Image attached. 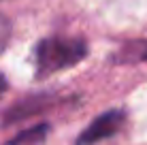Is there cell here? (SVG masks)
Instances as JSON below:
<instances>
[{
  "instance_id": "277c9868",
  "label": "cell",
  "mask_w": 147,
  "mask_h": 145,
  "mask_svg": "<svg viewBox=\"0 0 147 145\" xmlns=\"http://www.w3.org/2000/svg\"><path fill=\"white\" fill-rule=\"evenodd\" d=\"M115 62L117 64H136V62H147V38L126 43L119 51H115Z\"/></svg>"
},
{
  "instance_id": "8992f818",
  "label": "cell",
  "mask_w": 147,
  "mask_h": 145,
  "mask_svg": "<svg viewBox=\"0 0 147 145\" xmlns=\"http://www.w3.org/2000/svg\"><path fill=\"white\" fill-rule=\"evenodd\" d=\"M9 38H11V22L7 19V15L0 13V51L9 45Z\"/></svg>"
},
{
  "instance_id": "5b68a950",
  "label": "cell",
  "mask_w": 147,
  "mask_h": 145,
  "mask_svg": "<svg viewBox=\"0 0 147 145\" xmlns=\"http://www.w3.org/2000/svg\"><path fill=\"white\" fill-rule=\"evenodd\" d=\"M47 132H49L47 124H38V126H32V128H28V130L19 132L17 137L11 139L7 145H38V143L45 141Z\"/></svg>"
},
{
  "instance_id": "ba28073f",
  "label": "cell",
  "mask_w": 147,
  "mask_h": 145,
  "mask_svg": "<svg viewBox=\"0 0 147 145\" xmlns=\"http://www.w3.org/2000/svg\"><path fill=\"white\" fill-rule=\"evenodd\" d=\"M0 2H2V0H0Z\"/></svg>"
},
{
  "instance_id": "3957f363",
  "label": "cell",
  "mask_w": 147,
  "mask_h": 145,
  "mask_svg": "<svg viewBox=\"0 0 147 145\" xmlns=\"http://www.w3.org/2000/svg\"><path fill=\"white\" fill-rule=\"evenodd\" d=\"M51 105V98L49 96H30V98H24V100L15 103L7 113H4V124H15V122H22V119H28L36 113L45 111V109Z\"/></svg>"
},
{
  "instance_id": "7a4b0ae2",
  "label": "cell",
  "mask_w": 147,
  "mask_h": 145,
  "mask_svg": "<svg viewBox=\"0 0 147 145\" xmlns=\"http://www.w3.org/2000/svg\"><path fill=\"white\" fill-rule=\"evenodd\" d=\"M124 122H126V113L121 109H111V111L100 113L77 137V143L75 145H96V143L105 141V139L117 134L121 130V126H124Z\"/></svg>"
},
{
  "instance_id": "6da1fadb",
  "label": "cell",
  "mask_w": 147,
  "mask_h": 145,
  "mask_svg": "<svg viewBox=\"0 0 147 145\" xmlns=\"http://www.w3.org/2000/svg\"><path fill=\"white\" fill-rule=\"evenodd\" d=\"M88 56V43L77 36H47L34 47L36 77L60 73L79 64Z\"/></svg>"
},
{
  "instance_id": "52a82bcc",
  "label": "cell",
  "mask_w": 147,
  "mask_h": 145,
  "mask_svg": "<svg viewBox=\"0 0 147 145\" xmlns=\"http://www.w3.org/2000/svg\"><path fill=\"white\" fill-rule=\"evenodd\" d=\"M4 90H7V79H4L2 75H0V96L4 94Z\"/></svg>"
}]
</instances>
